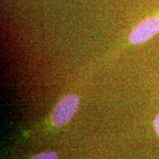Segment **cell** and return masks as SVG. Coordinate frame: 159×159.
Instances as JSON below:
<instances>
[{
	"mask_svg": "<svg viewBox=\"0 0 159 159\" xmlns=\"http://www.w3.org/2000/svg\"><path fill=\"white\" fill-rule=\"evenodd\" d=\"M159 33V15L151 16L140 22L129 35L133 44H142Z\"/></svg>",
	"mask_w": 159,
	"mask_h": 159,
	"instance_id": "cell-2",
	"label": "cell"
},
{
	"mask_svg": "<svg viewBox=\"0 0 159 159\" xmlns=\"http://www.w3.org/2000/svg\"><path fill=\"white\" fill-rule=\"evenodd\" d=\"M154 128H155L156 133L159 136V114L156 117V119L154 120Z\"/></svg>",
	"mask_w": 159,
	"mask_h": 159,
	"instance_id": "cell-4",
	"label": "cell"
},
{
	"mask_svg": "<svg viewBox=\"0 0 159 159\" xmlns=\"http://www.w3.org/2000/svg\"><path fill=\"white\" fill-rule=\"evenodd\" d=\"M33 159H58V157L55 152L49 151V152L39 154V155H37L34 157H33Z\"/></svg>",
	"mask_w": 159,
	"mask_h": 159,
	"instance_id": "cell-3",
	"label": "cell"
},
{
	"mask_svg": "<svg viewBox=\"0 0 159 159\" xmlns=\"http://www.w3.org/2000/svg\"><path fill=\"white\" fill-rule=\"evenodd\" d=\"M80 99L75 95H68L57 102L52 113V121L56 126L67 124L74 117L79 108Z\"/></svg>",
	"mask_w": 159,
	"mask_h": 159,
	"instance_id": "cell-1",
	"label": "cell"
}]
</instances>
